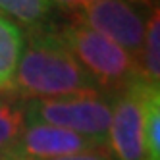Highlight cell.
<instances>
[{"label": "cell", "mask_w": 160, "mask_h": 160, "mask_svg": "<svg viewBox=\"0 0 160 160\" xmlns=\"http://www.w3.org/2000/svg\"><path fill=\"white\" fill-rule=\"evenodd\" d=\"M10 89L25 100L56 98L98 91L87 72L50 31L27 35Z\"/></svg>", "instance_id": "1"}, {"label": "cell", "mask_w": 160, "mask_h": 160, "mask_svg": "<svg viewBox=\"0 0 160 160\" xmlns=\"http://www.w3.org/2000/svg\"><path fill=\"white\" fill-rule=\"evenodd\" d=\"M48 31L87 72L100 93L114 97L141 77L139 62L133 56L75 19L66 18L64 21H56Z\"/></svg>", "instance_id": "2"}, {"label": "cell", "mask_w": 160, "mask_h": 160, "mask_svg": "<svg viewBox=\"0 0 160 160\" xmlns=\"http://www.w3.org/2000/svg\"><path fill=\"white\" fill-rule=\"evenodd\" d=\"M112 97L100 91L27 100V122L48 123L73 131L102 147L108 143Z\"/></svg>", "instance_id": "3"}, {"label": "cell", "mask_w": 160, "mask_h": 160, "mask_svg": "<svg viewBox=\"0 0 160 160\" xmlns=\"http://www.w3.org/2000/svg\"><path fill=\"white\" fill-rule=\"evenodd\" d=\"M156 0H97L70 18L104 35L139 62L147 19Z\"/></svg>", "instance_id": "4"}, {"label": "cell", "mask_w": 160, "mask_h": 160, "mask_svg": "<svg viewBox=\"0 0 160 160\" xmlns=\"http://www.w3.org/2000/svg\"><path fill=\"white\" fill-rule=\"evenodd\" d=\"M151 89L158 87L137 77L133 83L112 97V118L106 147L114 160H145V98Z\"/></svg>", "instance_id": "5"}, {"label": "cell", "mask_w": 160, "mask_h": 160, "mask_svg": "<svg viewBox=\"0 0 160 160\" xmlns=\"http://www.w3.org/2000/svg\"><path fill=\"white\" fill-rule=\"evenodd\" d=\"M95 148H108L73 131L48 123L27 122L16 139L8 160H54Z\"/></svg>", "instance_id": "6"}, {"label": "cell", "mask_w": 160, "mask_h": 160, "mask_svg": "<svg viewBox=\"0 0 160 160\" xmlns=\"http://www.w3.org/2000/svg\"><path fill=\"white\" fill-rule=\"evenodd\" d=\"M0 16L25 29L27 35L42 33L56 23L50 0H0Z\"/></svg>", "instance_id": "7"}, {"label": "cell", "mask_w": 160, "mask_h": 160, "mask_svg": "<svg viewBox=\"0 0 160 160\" xmlns=\"http://www.w3.org/2000/svg\"><path fill=\"white\" fill-rule=\"evenodd\" d=\"M27 123V100L12 89L0 91V160H8L10 151Z\"/></svg>", "instance_id": "8"}, {"label": "cell", "mask_w": 160, "mask_h": 160, "mask_svg": "<svg viewBox=\"0 0 160 160\" xmlns=\"http://www.w3.org/2000/svg\"><path fill=\"white\" fill-rule=\"evenodd\" d=\"M139 75L145 83L160 89V10L152 8L147 19L143 48L139 56Z\"/></svg>", "instance_id": "9"}, {"label": "cell", "mask_w": 160, "mask_h": 160, "mask_svg": "<svg viewBox=\"0 0 160 160\" xmlns=\"http://www.w3.org/2000/svg\"><path fill=\"white\" fill-rule=\"evenodd\" d=\"M23 44V31L0 16V91L12 85Z\"/></svg>", "instance_id": "10"}, {"label": "cell", "mask_w": 160, "mask_h": 160, "mask_svg": "<svg viewBox=\"0 0 160 160\" xmlns=\"http://www.w3.org/2000/svg\"><path fill=\"white\" fill-rule=\"evenodd\" d=\"M143 147L145 160H160V89H151L145 98Z\"/></svg>", "instance_id": "11"}, {"label": "cell", "mask_w": 160, "mask_h": 160, "mask_svg": "<svg viewBox=\"0 0 160 160\" xmlns=\"http://www.w3.org/2000/svg\"><path fill=\"white\" fill-rule=\"evenodd\" d=\"M93 2H97V0H50L52 8L56 10V12L64 14L66 18L77 16L83 8H87L89 4H93Z\"/></svg>", "instance_id": "12"}, {"label": "cell", "mask_w": 160, "mask_h": 160, "mask_svg": "<svg viewBox=\"0 0 160 160\" xmlns=\"http://www.w3.org/2000/svg\"><path fill=\"white\" fill-rule=\"evenodd\" d=\"M54 160H114V158L110 156L108 148H95V151H85V152H77V154L54 158Z\"/></svg>", "instance_id": "13"}]
</instances>
